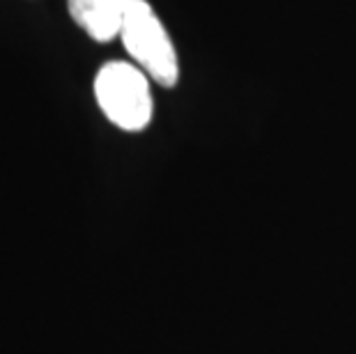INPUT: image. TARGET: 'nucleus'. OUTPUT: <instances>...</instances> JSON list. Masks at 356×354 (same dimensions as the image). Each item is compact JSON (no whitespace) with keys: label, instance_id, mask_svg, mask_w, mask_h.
<instances>
[{"label":"nucleus","instance_id":"obj_1","mask_svg":"<svg viewBox=\"0 0 356 354\" xmlns=\"http://www.w3.org/2000/svg\"><path fill=\"white\" fill-rule=\"evenodd\" d=\"M95 97L111 124L122 131H143L152 122L154 99L149 77L131 63H106L95 79Z\"/></svg>","mask_w":356,"mask_h":354},{"label":"nucleus","instance_id":"obj_2","mask_svg":"<svg viewBox=\"0 0 356 354\" xmlns=\"http://www.w3.org/2000/svg\"><path fill=\"white\" fill-rule=\"evenodd\" d=\"M120 40H122L136 67H140L154 83H159L161 88L177 86V51L172 47V40L165 33L161 19L156 17L147 0H131Z\"/></svg>","mask_w":356,"mask_h":354},{"label":"nucleus","instance_id":"obj_3","mask_svg":"<svg viewBox=\"0 0 356 354\" xmlns=\"http://www.w3.org/2000/svg\"><path fill=\"white\" fill-rule=\"evenodd\" d=\"M74 24L95 42H113L120 37L131 0H67Z\"/></svg>","mask_w":356,"mask_h":354}]
</instances>
